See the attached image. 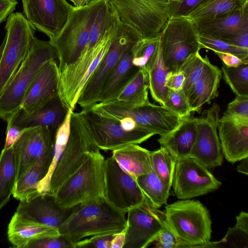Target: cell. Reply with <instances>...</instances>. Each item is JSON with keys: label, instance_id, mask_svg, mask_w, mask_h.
<instances>
[{"label": "cell", "instance_id": "7bdbcfd3", "mask_svg": "<svg viewBox=\"0 0 248 248\" xmlns=\"http://www.w3.org/2000/svg\"><path fill=\"white\" fill-rule=\"evenodd\" d=\"M248 248V233L234 226L229 228L225 236L219 241V247Z\"/></svg>", "mask_w": 248, "mask_h": 248}, {"label": "cell", "instance_id": "f35d334b", "mask_svg": "<svg viewBox=\"0 0 248 248\" xmlns=\"http://www.w3.org/2000/svg\"><path fill=\"white\" fill-rule=\"evenodd\" d=\"M198 41L201 48L209 49L214 52L230 53L242 60H248V48L238 46L222 40L203 34H198Z\"/></svg>", "mask_w": 248, "mask_h": 248}, {"label": "cell", "instance_id": "603a6c76", "mask_svg": "<svg viewBox=\"0 0 248 248\" xmlns=\"http://www.w3.org/2000/svg\"><path fill=\"white\" fill-rule=\"evenodd\" d=\"M67 112L68 110L58 95L46 106L36 111L26 113L19 109L7 124H12L22 128L47 126L55 134L63 123Z\"/></svg>", "mask_w": 248, "mask_h": 248}, {"label": "cell", "instance_id": "cb8c5ba5", "mask_svg": "<svg viewBox=\"0 0 248 248\" xmlns=\"http://www.w3.org/2000/svg\"><path fill=\"white\" fill-rule=\"evenodd\" d=\"M222 77L221 70L212 64L206 56L202 71L186 94L191 112L200 111L205 103L217 97Z\"/></svg>", "mask_w": 248, "mask_h": 248}, {"label": "cell", "instance_id": "ac0fdd59", "mask_svg": "<svg viewBox=\"0 0 248 248\" xmlns=\"http://www.w3.org/2000/svg\"><path fill=\"white\" fill-rule=\"evenodd\" d=\"M53 133L47 126L29 127L13 145L16 181L38 159L52 155Z\"/></svg>", "mask_w": 248, "mask_h": 248}, {"label": "cell", "instance_id": "ffe728a7", "mask_svg": "<svg viewBox=\"0 0 248 248\" xmlns=\"http://www.w3.org/2000/svg\"><path fill=\"white\" fill-rule=\"evenodd\" d=\"M222 152L232 163L248 157V120L222 116L217 125Z\"/></svg>", "mask_w": 248, "mask_h": 248}, {"label": "cell", "instance_id": "f546056e", "mask_svg": "<svg viewBox=\"0 0 248 248\" xmlns=\"http://www.w3.org/2000/svg\"><path fill=\"white\" fill-rule=\"evenodd\" d=\"M248 4V0H206L186 18L192 21L217 18L232 14Z\"/></svg>", "mask_w": 248, "mask_h": 248}, {"label": "cell", "instance_id": "b9f144b4", "mask_svg": "<svg viewBox=\"0 0 248 248\" xmlns=\"http://www.w3.org/2000/svg\"><path fill=\"white\" fill-rule=\"evenodd\" d=\"M206 0H175L169 1V18L186 17Z\"/></svg>", "mask_w": 248, "mask_h": 248}, {"label": "cell", "instance_id": "3957f363", "mask_svg": "<svg viewBox=\"0 0 248 248\" xmlns=\"http://www.w3.org/2000/svg\"><path fill=\"white\" fill-rule=\"evenodd\" d=\"M105 157L97 149L59 187L53 195L61 208L71 209L80 204L106 199Z\"/></svg>", "mask_w": 248, "mask_h": 248}, {"label": "cell", "instance_id": "4316f807", "mask_svg": "<svg viewBox=\"0 0 248 248\" xmlns=\"http://www.w3.org/2000/svg\"><path fill=\"white\" fill-rule=\"evenodd\" d=\"M7 236L14 247L25 248L30 241L61 235L58 228L26 219L15 212L8 226Z\"/></svg>", "mask_w": 248, "mask_h": 248}, {"label": "cell", "instance_id": "52a82bcc", "mask_svg": "<svg viewBox=\"0 0 248 248\" xmlns=\"http://www.w3.org/2000/svg\"><path fill=\"white\" fill-rule=\"evenodd\" d=\"M97 149L89 130L85 112H72L68 140L51 178L49 193L53 196L59 187Z\"/></svg>", "mask_w": 248, "mask_h": 248}, {"label": "cell", "instance_id": "816d5d0a", "mask_svg": "<svg viewBox=\"0 0 248 248\" xmlns=\"http://www.w3.org/2000/svg\"><path fill=\"white\" fill-rule=\"evenodd\" d=\"M215 53L222 60L223 63L228 67L237 66L248 62V60H242L236 56L230 53L218 52Z\"/></svg>", "mask_w": 248, "mask_h": 248}, {"label": "cell", "instance_id": "d590c367", "mask_svg": "<svg viewBox=\"0 0 248 248\" xmlns=\"http://www.w3.org/2000/svg\"><path fill=\"white\" fill-rule=\"evenodd\" d=\"M150 160L152 170L161 181L171 188L176 160L164 147L150 152Z\"/></svg>", "mask_w": 248, "mask_h": 248}, {"label": "cell", "instance_id": "e0dca14e", "mask_svg": "<svg viewBox=\"0 0 248 248\" xmlns=\"http://www.w3.org/2000/svg\"><path fill=\"white\" fill-rule=\"evenodd\" d=\"M24 15L36 30L55 39L74 7L66 0H22Z\"/></svg>", "mask_w": 248, "mask_h": 248}, {"label": "cell", "instance_id": "8d00e7d4", "mask_svg": "<svg viewBox=\"0 0 248 248\" xmlns=\"http://www.w3.org/2000/svg\"><path fill=\"white\" fill-rule=\"evenodd\" d=\"M159 47L160 35L154 38L141 39L135 46L133 64L148 72L156 59Z\"/></svg>", "mask_w": 248, "mask_h": 248}, {"label": "cell", "instance_id": "7dc6e473", "mask_svg": "<svg viewBox=\"0 0 248 248\" xmlns=\"http://www.w3.org/2000/svg\"><path fill=\"white\" fill-rule=\"evenodd\" d=\"M113 235H102L85 239L77 243L74 248H110Z\"/></svg>", "mask_w": 248, "mask_h": 248}, {"label": "cell", "instance_id": "bcb514c9", "mask_svg": "<svg viewBox=\"0 0 248 248\" xmlns=\"http://www.w3.org/2000/svg\"><path fill=\"white\" fill-rule=\"evenodd\" d=\"M25 248H72L62 236L45 237L29 242Z\"/></svg>", "mask_w": 248, "mask_h": 248}, {"label": "cell", "instance_id": "5bb4252c", "mask_svg": "<svg viewBox=\"0 0 248 248\" xmlns=\"http://www.w3.org/2000/svg\"><path fill=\"white\" fill-rule=\"evenodd\" d=\"M104 169L106 199L113 206L127 213L147 203L137 180L123 170L111 156L105 159Z\"/></svg>", "mask_w": 248, "mask_h": 248}, {"label": "cell", "instance_id": "f6af8a7d", "mask_svg": "<svg viewBox=\"0 0 248 248\" xmlns=\"http://www.w3.org/2000/svg\"><path fill=\"white\" fill-rule=\"evenodd\" d=\"M157 248H190L187 243L177 238L167 228L162 231L153 242Z\"/></svg>", "mask_w": 248, "mask_h": 248}, {"label": "cell", "instance_id": "7a4b0ae2", "mask_svg": "<svg viewBox=\"0 0 248 248\" xmlns=\"http://www.w3.org/2000/svg\"><path fill=\"white\" fill-rule=\"evenodd\" d=\"M57 60L50 41L32 39L28 52L18 69L0 94V119L9 123L20 109L36 75L48 61Z\"/></svg>", "mask_w": 248, "mask_h": 248}, {"label": "cell", "instance_id": "44dd1931", "mask_svg": "<svg viewBox=\"0 0 248 248\" xmlns=\"http://www.w3.org/2000/svg\"><path fill=\"white\" fill-rule=\"evenodd\" d=\"M71 210L60 207L53 196L47 193L20 202L16 212L26 219L58 229Z\"/></svg>", "mask_w": 248, "mask_h": 248}, {"label": "cell", "instance_id": "d6986e66", "mask_svg": "<svg viewBox=\"0 0 248 248\" xmlns=\"http://www.w3.org/2000/svg\"><path fill=\"white\" fill-rule=\"evenodd\" d=\"M57 60L46 62L34 79L20 108L26 113L36 111L58 95L59 70Z\"/></svg>", "mask_w": 248, "mask_h": 248}, {"label": "cell", "instance_id": "ab89813d", "mask_svg": "<svg viewBox=\"0 0 248 248\" xmlns=\"http://www.w3.org/2000/svg\"><path fill=\"white\" fill-rule=\"evenodd\" d=\"M206 57L202 58L199 52L187 57L181 65L178 70L184 74L185 79L183 90L186 95L188 90L200 76L203 69Z\"/></svg>", "mask_w": 248, "mask_h": 248}, {"label": "cell", "instance_id": "ba28073f", "mask_svg": "<svg viewBox=\"0 0 248 248\" xmlns=\"http://www.w3.org/2000/svg\"><path fill=\"white\" fill-rule=\"evenodd\" d=\"M92 110L97 114L116 120L130 118L139 126L159 135L172 131L182 118L166 107L150 102L143 105L133 106L113 100L98 103Z\"/></svg>", "mask_w": 248, "mask_h": 248}, {"label": "cell", "instance_id": "7c38bea8", "mask_svg": "<svg viewBox=\"0 0 248 248\" xmlns=\"http://www.w3.org/2000/svg\"><path fill=\"white\" fill-rule=\"evenodd\" d=\"M84 111L91 134L99 150L113 151L129 144H140L156 135L148 130L128 131L116 119L98 115L91 109Z\"/></svg>", "mask_w": 248, "mask_h": 248}, {"label": "cell", "instance_id": "9f6ffc18", "mask_svg": "<svg viewBox=\"0 0 248 248\" xmlns=\"http://www.w3.org/2000/svg\"><path fill=\"white\" fill-rule=\"evenodd\" d=\"M74 5L75 7H81L88 4L91 0H69Z\"/></svg>", "mask_w": 248, "mask_h": 248}, {"label": "cell", "instance_id": "30bf717a", "mask_svg": "<svg viewBox=\"0 0 248 248\" xmlns=\"http://www.w3.org/2000/svg\"><path fill=\"white\" fill-rule=\"evenodd\" d=\"M160 44L163 62L169 71L178 70L187 57L201 49L195 26L186 17L169 19L160 34Z\"/></svg>", "mask_w": 248, "mask_h": 248}, {"label": "cell", "instance_id": "c3c4849f", "mask_svg": "<svg viewBox=\"0 0 248 248\" xmlns=\"http://www.w3.org/2000/svg\"><path fill=\"white\" fill-rule=\"evenodd\" d=\"M185 77L183 73L179 70L170 71L167 74L166 85L172 91H179L183 89Z\"/></svg>", "mask_w": 248, "mask_h": 248}, {"label": "cell", "instance_id": "d6a6232c", "mask_svg": "<svg viewBox=\"0 0 248 248\" xmlns=\"http://www.w3.org/2000/svg\"><path fill=\"white\" fill-rule=\"evenodd\" d=\"M148 89V73L140 69L115 100L133 106L143 105L150 102Z\"/></svg>", "mask_w": 248, "mask_h": 248}, {"label": "cell", "instance_id": "11a10c76", "mask_svg": "<svg viewBox=\"0 0 248 248\" xmlns=\"http://www.w3.org/2000/svg\"><path fill=\"white\" fill-rule=\"evenodd\" d=\"M237 167V170L246 175L248 174V157L241 160Z\"/></svg>", "mask_w": 248, "mask_h": 248}, {"label": "cell", "instance_id": "6da1fadb", "mask_svg": "<svg viewBox=\"0 0 248 248\" xmlns=\"http://www.w3.org/2000/svg\"><path fill=\"white\" fill-rule=\"evenodd\" d=\"M126 212L118 209L107 200L78 205L58 230L72 247L87 238L114 234L127 226Z\"/></svg>", "mask_w": 248, "mask_h": 248}, {"label": "cell", "instance_id": "9c48e42d", "mask_svg": "<svg viewBox=\"0 0 248 248\" xmlns=\"http://www.w3.org/2000/svg\"><path fill=\"white\" fill-rule=\"evenodd\" d=\"M120 21L142 39L157 37L169 20L168 0H109Z\"/></svg>", "mask_w": 248, "mask_h": 248}, {"label": "cell", "instance_id": "1f68e13d", "mask_svg": "<svg viewBox=\"0 0 248 248\" xmlns=\"http://www.w3.org/2000/svg\"><path fill=\"white\" fill-rule=\"evenodd\" d=\"M16 182L13 146L3 148L0 155V210L9 202Z\"/></svg>", "mask_w": 248, "mask_h": 248}, {"label": "cell", "instance_id": "d4e9b609", "mask_svg": "<svg viewBox=\"0 0 248 248\" xmlns=\"http://www.w3.org/2000/svg\"><path fill=\"white\" fill-rule=\"evenodd\" d=\"M197 133V118H182L179 124L172 131L160 135L157 140L175 159L189 157L194 144Z\"/></svg>", "mask_w": 248, "mask_h": 248}, {"label": "cell", "instance_id": "83f0119b", "mask_svg": "<svg viewBox=\"0 0 248 248\" xmlns=\"http://www.w3.org/2000/svg\"><path fill=\"white\" fill-rule=\"evenodd\" d=\"M112 151L111 157L120 167L136 179L152 170L150 151L138 144H129Z\"/></svg>", "mask_w": 248, "mask_h": 248}, {"label": "cell", "instance_id": "277c9868", "mask_svg": "<svg viewBox=\"0 0 248 248\" xmlns=\"http://www.w3.org/2000/svg\"><path fill=\"white\" fill-rule=\"evenodd\" d=\"M164 212L169 229L191 248H219L210 241L212 221L208 210L198 200L185 199L165 206Z\"/></svg>", "mask_w": 248, "mask_h": 248}, {"label": "cell", "instance_id": "836d02e7", "mask_svg": "<svg viewBox=\"0 0 248 248\" xmlns=\"http://www.w3.org/2000/svg\"><path fill=\"white\" fill-rule=\"evenodd\" d=\"M136 180L148 203L158 208L167 203L170 188L164 184L153 170Z\"/></svg>", "mask_w": 248, "mask_h": 248}, {"label": "cell", "instance_id": "680465c9", "mask_svg": "<svg viewBox=\"0 0 248 248\" xmlns=\"http://www.w3.org/2000/svg\"><path fill=\"white\" fill-rule=\"evenodd\" d=\"M168 0L170 1H174L175 0Z\"/></svg>", "mask_w": 248, "mask_h": 248}, {"label": "cell", "instance_id": "7402d4cb", "mask_svg": "<svg viewBox=\"0 0 248 248\" xmlns=\"http://www.w3.org/2000/svg\"><path fill=\"white\" fill-rule=\"evenodd\" d=\"M198 34L227 42L235 34L248 31V4L230 15L193 21Z\"/></svg>", "mask_w": 248, "mask_h": 248}, {"label": "cell", "instance_id": "f907efd6", "mask_svg": "<svg viewBox=\"0 0 248 248\" xmlns=\"http://www.w3.org/2000/svg\"><path fill=\"white\" fill-rule=\"evenodd\" d=\"M17 3L16 0H0V24L13 13Z\"/></svg>", "mask_w": 248, "mask_h": 248}, {"label": "cell", "instance_id": "60d3db41", "mask_svg": "<svg viewBox=\"0 0 248 248\" xmlns=\"http://www.w3.org/2000/svg\"><path fill=\"white\" fill-rule=\"evenodd\" d=\"M163 106L181 118L189 116L191 112L183 89L179 91L170 90Z\"/></svg>", "mask_w": 248, "mask_h": 248}, {"label": "cell", "instance_id": "f5cc1de1", "mask_svg": "<svg viewBox=\"0 0 248 248\" xmlns=\"http://www.w3.org/2000/svg\"><path fill=\"white\" fill-rule=\"evenodd\" d=\"M126 227L120 232L114 234L110 248H123L126 238Z\"/></svg>", "mask_w": 248, "mask_h": 248}, {"label": "cell", "instance_id": "8992f818", "mask_svg": "<svg viewBox=\"0 0 248 248\" xmlns=\"http://www.w3.org/2000/svg\"><path fill=\"white\" fill-rule=\"evenodd\" d=\"M142 39L131 27L119 21L108 51L81 90L77 104L82 110L90 109L98 103L102 86L122 54Z\"/></svg>", "mask_w": 248, "mask_h": 248}, {"label": "cell", "instance_id": "484cf974", "mask_svg": "<svg viewBox=\"0 0 248 248\" xmlns=\"http://www.w3.org/2000/svg\"><path fill=\"white\" fill-rule=\"evenodd\" d=\"M135 46L121 56L102 86L98 103L115 100L139 70L132 63Z\"/></svg>", "mask_w": 248, "mask_h": 248}, {"label": "cell", "instance_id": "9a60e30c", "mask_svg": "<svg viewBox=\"0 0 248 248\" xmlns=\"http://www.w3.org/2000/svg\"><path fill=\"white\" fill-rule=\"evenodd\" d=\"M220 108L214 103L197 118V133L189 157L208 169L221 166L223 155L217 133Z\"/></svg>", "mask_w": 248, "mask_h": 248}, {"label": "cell", "instance_id": "db71d44e", "mask_svg": "<svg viewBox=\"0 0 248 248\" xmlns=\"http://www.w3.org/2000/svg\"><path fill=\"white\" fill-rule=\"evenodd\" d=\"M235 227L248 233V214L242 211L236 217Z\"/></svg>", "mask_w": 248, "mask_h": 248}, {"label": "cell", "instance_id": "681fc988", "mask_svg": "<svg viewBox=\"0 0 248 248\" xmlns=\"http://www.w3.org/2000/svg\"><path fill=\"white\" fill-rule=\"evenodd\" d=\"M27 128H22L12 124H7L4 148H8L13 146Z\"/></svg>", "mask_w": 248, "mask_h": 248}, {"label": "cell", "instance_id": "5b68a950", "mask_svg": "<svg viewBox=\"0 0 248 248\" xmlns=\"http://www.w3.org/2000/svg\"><path fill=\"white\" fill-rule=\"evenodd\" d=\"M108 0H91L81 7L74 6L65 26L52 41L58 58L59 73L75 63L89 40L91 29Z\"/></svg>", "mask_w": 248, "mask_h": 248}, {"label": "cell", "instance_id": "4fadbf2b", "mask_svg": "<svg viewBox=\"0 0 248 248\" xmlns=\"http://www.w3.org/2000/svg\"><path fill=\"white\" fill-rule=\"evenodd\" d=\"M221 182L209 169L186 157L176 160L172 186L175 195L181 200L189 199L219 188Z\"/></svg>", "mask_w": 248, "mask_h": 248}, {"label": "cell", "instance_id": "6f0895ef", "mask_svg": "<svg viewBox=\"0 0 248 248\" xmlns=\"http://www.w3.org/2000/svg\"><path fill=\"white\" fill-rule=\"evenodd\" d=\"M5 40H6V38L5 37L1 45L0 46V59H1V57L2 56L3 50L4 48V45H5Z\"/></svg>", "mask_w": 248, "mask_h": 248}, {"label": "cell", "instance_id": "ee69618b", "mask_svg": "<svg viewBox=\"0 0 248 248\" xmlns=\"http://www.w3.org/2000/svg\"><path fill=\"white\" fill-rule=\"evenodd\" d=\"M223 116L248 120V96H236L228 104Z\"/></svg>", "mask_w": 248, "mask_h": 248}, {"label": "cell", "instance_id": "74e56055", "mask_svg": "<svg viewBox=\"0 0 248 248\" xmlns=\"http://www.w3.org/2000/svg\"><path fill=\"white\" fill-rule=\"evenodd\" d=\"M221 71L223 79L236 96H248V62L234 67L223 63Z\"/></svg>", "mask_w": 248, "mask_h": 248}, {"label": "cell", "instance_id": "8fae6325", "mask_svg": "<svg viewBox=\"0 0 248 248\" xmlns=\"http://www.w3.org/2000/svg\"><path fill=\"white\" fill-rule=\"evenodd\" d=\"M5 43L0 60V94L18 69L29 50L36 30L20 12L7 18Z\"/></svg>", "mask_w": 248, "mask_h": 248}, {"label": "cell", "instance_id": "e575fe53", "mask_svg": "<svg viewBox=\"0 0 248 248\" xmlns=\"http://www.w3.org/2000/svg\"><path fill=\"white\" fill-rule=\"evenodd\" d=\"M169 71L163 61L160 44L156 59L147 73L151 95L154 100L163 106L170 91L166 85Z\"/></svg>", "mask_w": 248, "mask_h": 248}, {"label": "cell", "instance_id": "2e32d148", "mask_svg": "<svg viewBox=\"0 0 248 248\" xmlns=\"http://www.w3.org/2000/svg\"><path fill=\"white\" fill-rule=\"evenodd\" d=\"M126 214V234L123 248H147L168 228L164 211L146 202Z\"/></svg>", "mask_w": 248, "mask_h": 248}, {"label": "cell", "instance_id": "4dcf8cb0", "mask_svg": "<svg viewBox=\"0 0 248 248\" xmlns=\"http://www.w3.org/2000/svg\"><path fill=\"white\" fill-rule=\"evenodd\" d=\"M73 111L71 109L68 110L63 123L55 132L51 163L46 175L39 182L37 186V191L40 195L50 193V183L52 175L61 158L68 140L70 119Z\"/></svg>", "mask_w": 248, "mask_h": 248}, {"label": "cell", "instance_id": "f1b7e54d", "mask_svg": "<svg viewBox=\"0 0 248 248\" xmlns=\"http://www.w3.org/2000/svg\"><path fill=\"white\" fill-rule=\"evenodd\" d=\"M51 159L52 155L41 157L25 171L16 181L12 194L15 199L27 201L40 195L37 186L46 175Z\"/></svg>", "mask_w": 248, "mask_h": 248}]
</instances>
